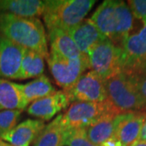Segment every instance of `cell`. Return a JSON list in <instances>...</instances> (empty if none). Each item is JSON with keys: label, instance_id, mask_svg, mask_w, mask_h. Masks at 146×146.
Wrapping results in <instances>:
<instances>
[{"label": "cell", "instance_id": "6da1fadb", "mask_svg": "<svg viewBox=\"0 0 146 146\" xmlns=\"http://www.w3.org/2000/svg\"><path fill=\"white\" fill-rule=\"evenodd\" d=\"M0 33L16 45L40 54L44 58L49 57L46 32L38 18L0 13Z\"/></svg>", "mask_w": 146, "mask_h": 146}, {"label": "cell", "instance_id": "7a4b0ae2", "mask_svg": "<svg viewBox=\"0 0 146 146\" xmlns=\"http://www.w3.org/2000/svg\"><path fill=\"white\" fill-rule=\"evenodd\" d=\"M90 19L106 39L120 47L134 27V17L123 1H104Z\"/></svg>", "mask_w": 146, "mask_h": 146}, {"label": "cell", "instance_id": "3957f363", "mask_svg": "<svg viewBox=\"0 0 146 146\" xmlns=\"http://www.w3.org/2000/svg\"><path fill=\"white\" fill-rule=\"evenodd\" d=\"M94 0L46 1L43 19L48 30L61 29L69 32L78 25L92 9Z\"/></svg>", "mask_w": 146, "mask_h": 146}, {"label": "cell", "instance_id": "277c9868", "mask_svg": "<svg viewBox=\"0 0 146 146\" xmlns=\"http://www.w3.org/2000/svg\"><path fill=\"white\" fill-rule=\"evenodd\" d=\"M106 97L119 114L141 111V105L136 86L123 72L104 80Z\"/></svg>", "mask_w": 146, "mask_h": 146}, {"label": "cell", "instance_id": "5b68a950", "mask_svg": "<svg viewBox=\"0 0 146 146\" xmlns=\"http://www.w3.org/2000/svg\"><path fill=\"white\" fill-rule=\"evenodd\" d=\"M90 68L103 80L123 70V50L105 39L89 53Z\"/></svg>", "mask_w": 146, "mask_h": 146}, {"label": "cell", "instance_id": "8992f818", "mask_svg": "<svg viewBox=\"0 0 146 146\" xmlns=\"http://www.w3.org/2000/svg\"><path fill=\"white\" fill-rule=\"evenodd\" d=\"M119 114L107 100L102 102H73L68 111L62 115V122L67 129L87 127L107 113Z\"/></svg>", "mask_w": 146, "mask_h": 146}, {"label": "cell", "instance_id": "52a82bcc", "mask_svg": "<svg viewBox=\"0 0 146 146\" xmlns=\"http://www.w3.org/2000/svg\"><path fill=\"white\" fill-rule=\"evenodd\" d=\"M47 62L55 82L63 90L70 89L84 72L90 68L87 54H82L76 59L68 60L50 52Z\"/></svg>", "mask_w": 146, "mask_h": 146}, {"label": "cell", "instance_id": "ba28073f", "mask_svg": "<svg viewBox=\"0 0 146 146\" xmlns=\"http://www.w3.org/2000/svg\"><path fill=\"white\" fill-rule=\"evenodd\" d=\"M63 91L70 102H102L106 100L104 80L94 71L83 74L70 89Z\"/></svg>", "mask_w": 146, "mask_h": 146}, {"label": "cell", "instance_id": "9c48e42d", "mask_svg": "<svg viewBox=\"0 0 146 146\" xmlns=\"http://www.w3.org/2000/svg\"><path fill=\"white\" fill-rule=\"evenodd\" d=\"M123 70L129 73L146 66V21L136 31H131L123 46Z\"/></svg>", "mask_w": 146, "mask_h": 146}, {"label": "cell", "instance_id": "30bf717a", "mask_svg": "<svg viewBox=\"0 0 146 146\" xmlns=\"http://www.w3.org/2000/svg\"><path fill=\"white\" fill-rule=\"evenodd\" d=\"M25 48L0 33V77L19 80Z\"/></svg>", "mask_w": 146, "mask_h": 146}, {"label": "cell", "instance_id": "8fae6325", "mask_svg": "<svg viewBox=\"0 0 146 146\" xmlns=\"http://www.w3.org/2000/svg\"><path fill=\"white\" fill-rule=\"evenodd\" d=\"M146 120V112L132 111L116 117L115 136L124 146H130L139 139Z\"/></svg>", "mask_w": 146, "mask_h": 146}, {"label": "cell", "instance_id": "7c38bea8", "mask_svg": "<svg viewBox=\"0 0 146 146\" xmlns=\"http://www.w3.org/2000/svg\"><path fill=\"white\" fill-rule=\"evenodd\" d=\"M69 103L66 93L59 90L33 102L28 107L27 112L31 116L48 121L62 110L66 109Z\"/></svg>", "mask_w": 146, "mask_h": 146}, {"label": "cell", "instance_id": "4fadbf2b", "mask_svg": "<svg viewBox=\"0 0 146 146\" xmlns=\"http://www.w3.org/2000/svg\"><path fill=\"white\" fill-rule=\"evenodd\" d=\"M45 127L42 120L27 119L0 137L12 146H30Z\"/></svg>", "mask_w": 146, "mask_h": 146}, {"label": "cell", "instance_id": "5bb4252c", "mask_svg": "<svg viewBox=\"0 0 146 146\" xmlns=\"http://www.w3.org/2000/svg\"><path fill=\"white\" fill-rule=\"evenodd\" d=\"M69 33L79 50L87 55L97 45L106 39L91 19H84Z\"/></svg>", "mask_w": 146, "mask_h": 146}, {"label": "cell", "instance_id": "9a60e30c", "mask_svg": "<svg viewBox=\"0 0 146 146\" xmlns=\"http://www.w3.org/2000/svg\"><path fill=\"white\" fill-rule=\"evenodd\" d=\"M48 38L50 46V52L68 60L80 58L82 53L79 50L68 32L61 29L48 30Z\"/></svg>", "mask_w": 146, "mask_h": 146}, {"label": "cell", "instance_id": "2e32d148", "mask_svg": "<svg viewBox=\"0 0 146 146\" xmlns=\"http://www.w3.org/2000/svg\"><path fill=\"white\" fill-rule=\"evenodd\" d=\"M46 1L0 0V12L21 17H35L44 14Z\"/></svg>", "mask_w": 146, "mask_h": 146}, {"label": "cell", "instance_id": "e0dca14e", "mask_svg": "<svg viewBox=\"0 0 146 146\" xmlns=\"http://www.w3.org/2000/svg\"><path fill=\"white\" fill-rule=\"evenodd\" d=\"M117 113L110 112L102 116L93 124L85 127L89 140L93 144L100 146L105 141L115 136Z\"/></svg>", "mask_w": 146, "mask_h": 146}, {"label": "cell", "instance_id": "ac0fdd59", "mask_svg": "<svg viewBox=\"0 0 146 146\" xmlns=\"http://www.w3.org/2000/svg\"><path fill=\"white\" fill-rule=\"evenodd\" d=\"M25 108L21 84L0 79V110H19L23 111Z\"/></svg>", "mask_w": 146, "mask_h": 146}, {"label": "cell", "instance_id": "d6986e66", "mask_svg": "<svg viewBox=\"0 0 146 146\" xmlns=\"http://www.w3.org/2000/svg\"><path fill=\"white\" fill-rule=\"evenodd\" d=\"M68 129L62 122V115H58L43 130L34 141L33 146H64Z\"/></svg>", "mask_w": 146, "mask_h": 146}, {"label": "cell", "instance_id": "ffe728a7", "mask_svg": "<svg viewBox=\"0 0 146 146\" xmlns=\"http://www.w3.org/2000/svg\"><path fill=\"white\" fill-rule=\"evenodd\" d=\"M21 89L26 107L29 103H33L56 91L45 75L40 76L29 83L21 84Z\"/></svg>", "mask_w": 146, "mask_h": 146}, {"label": "cell", "instance_id": "44dd1931", "mask_svg": "<svg viewBox=\"0 0 146 146\" xmlns=\"http://www.w3.org/2000/svg\"><path fill=\"white\" fill-rule=\"evenodd\" d=\"M44 58L33 50L25 49L21 62L19 80H26L33 77H39L44 72Z\"/></svg>", "mask_w": 146, "mask_h": 146}, {"label": "cell", "instance_id": "7402d4cb", "mask_svg": "<svg viewBox=\"0 0 146 146\" xmlns=\"http://www.w3.org/2000/svg\"><path fill=\"white\" fill-rule=\"evenodd\" d=\"M125 74L131 79L136 86L141 102V111L146 112V67L134 72Z\"/></svg>", "mask_w": 146, "mask_h": 146}, {"label": "cell", "instance_id": "603a6c76", "mask_svg": "<svg viewBox=\"0 0 146 146\" xmlns=\"http://www.w3.org/2000/svg\"><path fill=\"white\" fill-rule=\"evenodd\" d=\"M21 112L19 110H7L0 112V137L17 125Z\"/></svg>", "mask_w": 146, "mask_h": 146}, {"label": "cell", "instance_id": "cb8c5ba5", "mask_svg": "<svg viewBox=\"0 0 146 146\" xmlns=\"http://www.w3.org/2000/svg\"><path fill=\"white\" fill-rule=\"evenodd\" d=\"M64 146H98L89 141L84 127L68 129Z\"/></svg>", "mask_w": 146, "mask_h": 146}, {"label": "cell", "instance_id": "d4e9b609", "mask_svg": "<svg viewBox=\"0 0 146 146\" xmlns=\"http://www.w3.org/2000/svg\"><path fill=\"white\" fill-rule=\"evenodd\" d=\"M127 6L134 18L141 21H146V0H129Z\"/></svg>", "mask_w": 146, "mask_h": 146}, {"label": "cell", "instance_id": "484cf974", "mask_svg": "<svg viewBox=\"0 0 146 146\" xmlns=\"http://www.w3.org/2000/svg\"><path fill=\"white\" fill-rule=\"evenodd\" d=\"M100 146H124L121 142H120L115 136L110 138L109 140L105 141Z\"/></svg>", "mask_w": 146, "mask_h": 146}, {"label": "cell", "instance_id": "4316f807", "mask_svg": "<svg viewBox=\"0 0 146 146\" xmlns=\"http://www.w3.org/2000/svg\"><path fill=\"white\" fill-rule=\"evenodd\" d=\"M138 140H141V141H146V120L145 122V124L142 127V130H141V134L139 136V139Z\"/></svg>", "mask_w": 146, "mask_h": 146}, {"label": "cell", "instance_id": "83f0119b", "mask_svg": "<svg viewBox=\"0 0 146 146\" xmlns=\"http://www.w3.org/2000/svg\"><path fill=\"white\" fill-rule=\"evenodd\" d=\"M130 146H146V141L137 140L134 143H132Z\"/></svg>", "mask_w": 146, "mask_h": 146}, {"label": "cell", "instance_id": "f1b7e54d", "mask_svg": "<svg viewBox=\"0 0 146 146\" xmlns=\"http://www.w3.org/2000/svg\"><path fill=\"white\" fill-rule=\"evenodd\" d=\"M0 146H12V145H11L10 144H8L7 142H6V141H3V140H1V139H0Z\"/></svg>", "mask_w": 146, "mask_h": 146}]
</instances>
